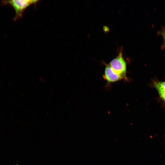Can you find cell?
Listing matches in <instances>:
<instances>
[{
    "label": "cell",
    "instance_id": "6da1fadb",
    "mask_svg": "<svg viewBox=\"0 0 165 165\" xmlns=\"http://www.w3.org/2000/svg\"><path fill=\"white\" fill-rule=\"evenodd\" d=\"M38 0H12L1 1L2 5H9L14 9L15 15L13 20L16 21L22 16L25 10L28 7L32 5L36 4Z\"/></svg>",
    "mask_w": 165,
    "mask_h": 165
},
{
    "label": "cell",
    "instance_id": "7a4b0ae2",
    "mask_svg": "<svg viewBox=\"0 0 165 165\" xmlns=\"http://www.w3.org/2000/svg\"><path fill=\"white\" fill-rule=\"evenodd\" d=\"M109 64L114 72L122 78L123 80L128 81L126 75L127 64L121 53L112 59Z\"/></svg>",
    "mask_w": 165,
    "mask_h": 165
},
{
    "label": "cell",
    "instance_id": "3957f363",
    "mask_svg": "<svg viewBox=\"0 0 165 165\" xmlns=\"http://www.w3.org/2000/svg\"><path fill=\"white\" fill-rule=\"evenodd\" d=\"M103 78L108 83H112L123 80L120 76L115 73L109 64L105 68Z\"/></svg>",
    "mask_w": 165,
    "mask_h": 165
},
{
    "label": "cell",
    "instance_id": "277c9868",
    "mask_svg": "<svg viewBox=\"0 0 165 165\" xmlns=\"http://www.w3.org/2000/svg\"><path fill=\"white\" fill-rule=\"evenodd\" d=\"M154 86L160 97L165 101V89L160 85L158 82H154Z\"/></svg>",
    "mask_w": 165,
    "mask_h": 165
},
{
    "label": "cell",
    "instance_id": "5b68a950",
    "mask_svg": "<svg viewBox=\"0 0 165 165\" xmlns=\"http://www.w3.org/2000/svg\"><path fill=\"white\" fill-rule=\"evenodd\" d=\"M160 33L162 37L163 40V43L161 47L162 48V49H165V29L161 31Z\"/></svg>",
    "mask_w": 165,
    "mask_h": 165
},
{
    "label": "cell",
    "instance_id": "8992f818",
    "mask_svg": "<svg viewBox=\"0 0 165 165\" xmlns=\"http://www.w3.org/2000/svg\"><path fill=\"white\" fill-rule=\"evenodd\" d=\"M159 83L163 88L165 89V81L158 82Z\"/></svg>",
    "mask_w": 165,
    "mask_h": 165
}]
</instances>
